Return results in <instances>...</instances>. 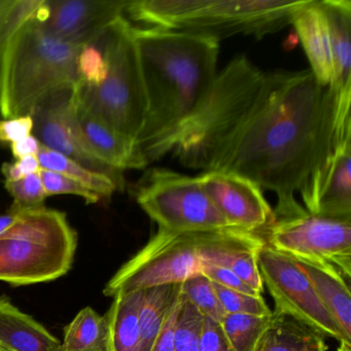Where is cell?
<instances>
[{"label":"cell","mask_w":351,"mask_h":351,"mask_svg":"<svg viewBox=\"0 0 351 351\" xmlns=\"http://www.w3.org/2000/svg\"><path fill=\"white\" fill-rule=\"evenodd\" d=\"M305 0H134L125 15L147 27L208 36L263 38L291 25Z\"/></svg>","instance_id":"cell-4"},{"label":"cell","mask_w":351,"mask_h":351,"mask_svg":"<svg viewBox=\"0 0 351 351\" xmlns=\"http://www.w3.org/2000/svg\"><path fill=\"white\" fill-rule=\"evenodd\" d=\"M180 289L182 297L194 305L204 317L219 324L226 315L213 281L202 273L198 272L189 277L182 282Z\"/></svg>","instance_id":"cell-25"},{"label":"cell","mask_w":351,"mask_h":351,"mask_svg":"<svg viewBox=\"0 0 351 351\" xmlns=\"http://www.w3.org/2000/svg\"><path fill=\"white\" fill-rule=\"evenodd\" d=\"M337 351H351V345L346 343H340Z\"/></svg>","instance_id":"cell-41"},{"label":"cell","mask_w":351,"mask_h":351,"mask_svg":"<svg viewBox=\"0 0 351 351\" xmlns=\"http://www.w3.org/2000/svg\"><path fill=\"white\" fill-rule=\"evenodd\" d=\"M77 246V232L62 211L45 205L19 210L0 235V281L20 287L60 278L73 266Z\"/></svg>","instance_id":"cell-6"},{"label":"cell","mask_w":351,"mask_h":351,"mask_svg":"<svg viewBox=\"0 0 351 351\" xmlns=\"http://www.w3.org/2000/svg\"><path fill=\"white\" fill-rule=\"evenodd\" d=\"M0 351H3V349H0Z\"/></svg>","instance_id":"cell-42"},{"label":"cell","mask_w":351,"mask_h":351,"mask_svg":"<svg viewBox=\"0 0 351 351\" xmlns=\"http://www.w3.org/2000/svg\"><path fill=\"white\" fill-rule=\"evenodd\" d=\"M215 285V293L226 314H247V315L270 316L273 311L262 295H247L232 291L221 285Z\"/></svg>","instance_id":"cell-28"},{"label":"cell","mask_w":351,"mask_h":351,"mask_svg":"<svg viewBox=\"0 0 351 351\" xmlns=\"http://www.w3.org/2000/svg\"><path fill=\"white\" fill-rule=\"evenodd\" d=\"M291 25L316 81L335 91L350 88V0H305Z\"/></svg>","instance_id":"cell-8"},{"label":"cell","mask_w":351,"mask_h":351,"mask_svg":"<svg viewBox=\"0 0 351 351\" xmlns=\"http://www.w3.org/2000/svg\"><path fill=\"white\" fill-rule=\"evenodd\" d=\"M135 197L160 229L207 232L233 228L217 210L198 176H184L167 168H151L139 182Z\"/></svg>","instance_id":"cell-9"},{"label":"cell","mask_w":351,"mask_h":351,"mask_svg":"<svg viewBox=\"0 0 351 351\" xmlns=\"http://www.w3.org/2000/svg\"><path fill=\"white\" fill-rule=\"evenodd\" d=\"M60 341L42 324L0 297V349L3 351H59Z\"/></svg>","instance_id":"cell-17"},{"label":"cell","mask_w":351,"mask_h":351,"mask_svg":"<svg viewBox=\"0 0 351 351\" xmlns=\"http://www.w3.org/2000/svg\"><path fill=\"white\" fill-rule=\"evenodd\" d=\"M271 318L272 315L226 314L219 326L234 351H256Z\"/></svg>","instance_id":"cell-24"},{"label":"cell","mask_w":351,"mask_h":351,"mask_svg":"<svg viewBox=\"0 0 351 351\" xmlns=\"http://www.w3.org/2000/svg\"><path fill=\"white\" fill-rule=\"evenodd\" d=\"M180 303L168 316L161 332H159L155 343L152 346L151 351H173L174 330H176V316H178Z\"/></svg>","instance_id":"cell-36"},{"label":"cell","mask_w":351,"mask_h":351,"mask_svg":"<svg viewBox=\"0 0 351 351\" xmlns=\"http://www.w3.org/2000/svg\"><path fill=\"white\" fill-rule=\"evenodd\" d=\"M75 90V89H73ZM75 102L77 125L90 151L102 163L118 171L145 169L149 162L141 145L128 138Z\"/></svg>","instance_id":"cell-16"},{"label":"cell","mask_w":351,"mask_h":351,"mask_svg":"<svg viewBox=\"0 0 351 351\" xmlns=\"http://www.w3.org/2000/svg\"><path fill=\"white\" fill-rule=\"evenodd\" d=\"M40 176L44 184L45 192L48 197L55 195H75L84 199L87 204H96L102 200L99 195L69 176L42 168L40 170Z\"/></svg>","instance_id":"cell-29"},{"label":"cell","mask_w":351,"mask_h":351,"mask_svg":"<svg viewBox=\"0 0 351 351\" xmlns=\"http://www.w3.org/2000/svg\"><path fill=\"white\" fill-rule=\"evenodd\" d=\"M40 165L38 156L30 155L16 160L14 163H5L1 166V173L5 180H19L30 174L40 171Z\"/></svg>","instance_id":"cell-35"},{"label":"cell","mask_w":351,"mask_h":351,"mask_svg":"<svg viewBox=\"0 0 351 351\" xmlns=\"http://www.w3.org/2000/svg\"><path fill=\"white\" fill-rule=\"evenodd\" d=\"M34 121L32 116L0 120V143H17L34 132Z\"/></svg>","instance_id":"cell-33"},{"label":"cell","mask_w":351,"mask_h":351,"mask_svg":"<svg viewBox=\"0 0 351 351\" xmlns=\"http://www.w3.org/2000/svg\"><path fill=\"white\" fill-rule=\"evenodd\" d=\"M258 262L263 283L274 301V312L291 316L324 338L351 345L295 261L265 244Z\"/></svg>","instance_id":"cell-11"},{"label":"cell","mask_w":351,"mask_h":351,"mask_svg":"<svg viewBox=\"0 0 351 351\" xmlns=\"http://www.w3.org/2000/svg\"><path fill=\"white\" fill-rule=\"evenodd\" d=\"M201 184L223 219L235 229L262 234L273 221V209L252 180L225 171H203Z\"/></svg>","instance_id":"cell-15"},{"label":"cell","mask_w":351,"mask_h":351,"mask_svg":"<svg viewBox=\"0 0 351 351\" xmlns=\"http://www.w3.org/2000/svg\"><path fill=\"white\" fill-rule=\"evenodd\" d=\"M239 229L207 232H172L160 229L145 247L106 283L108 297L143 291L155 285L184 282L200 272L202 264H213L237 244Z\"/></svg>","instance_id":"cell-7"},{"label":"cell","mask_w":351,"mask_h":351,"mask_svg":"<svg viewBox=\"0 0 351 351\" xmlns=\"http://www.w3.org/2000/svg\"><path fill=\"white\" fill-rule=\"evenodd\" d=\"M200 273L205 275L207 278L210 279L215 285H221V287H226V289L247 293V295H262L254 293L233 271L225 268V267L215 266V265L204 263L201 267Z\"/></svg>","instance_id":"cell-32"},{"label":"cell","mask_w":351,"mask_h":351,"mask_svg":"<svg viewBox=\"0 0 351 351\" xmlns=\"http://www.w3.org/2000/svg\"><path fill=\"white\" fill-rule=\"evenodd\" d=\"M258 250H245L236 254L225 263L223 267L233 271L250 289L262 295L264 283L258 269Z\"/></svg>","instance_id":"cell-31"},{"label":"cell","mask_w":351,"mask_h":351,"mask_svg":"<svg viewBox=\"0 0 351 351\" xmlns=\"http://www.w3.org/2000/svg\"><path fill=\"white\" fill-rule=\"evenodd\" d=\"M269 247L297 263L330 265L351 277V219L308 213L274 215L261 234Z\"/></svg>","instance_id":"cell-10"},{"label":"cell","mask_w":351,"mask_h":351,"mask_svg":"<svg viewBox=\"0 0 351 351\" xmlns=\"http://www.w3.org/2000/svg\"><path fill=\"white\" fill-rule=\"evenodd\" d=\"M350 104L351 87H324L309 69L267 73L240 55L147 159L171 153L191 169L243 176L276 194L273 215H287L301 208L295 195L328 157Z\"/></svg>","instance_id":"cell-1"},{"label":"cell","mask_w":351,"mask_h":351,"mask_svg":"<svg viewBox=\"0 0 351 351\" xmlns=\"http://www.w3.org/2000/svg\"><path fill=\"white\" fill-rule=\"evenodd\" d=\"M128 0H44L36 21L52 38L77 45L95 44L124 17Z\"/></svg>","instance_id":"cell-13"},{"label":"cell","mask_w":351,"mask_h":351,"mask_svg":"<svg viewBox=\"0 0 351 351\" xmlns=\"http://www.w3.org/2000/svg\"><path fill=\"white\" fill-rule=\"evenodd\" d=\"M204 319V315L182 295L176 316L173 351H200Z\"/></svg>","instance_id":"cell-26"},{"label":"cell","mask_w":351,"mask_h":351,"mask_svg":"<svg viewBox=\"0 0 351 351\" xmlns=\"http://www.w3.org/2000/svg\"><path fill=\"white\" fill-rule=\"evenodd\" d=\"M133 34L147 95L137 141L145 156L171 136L206 97L217 75L219 40L155 27H134Z\"/></svg>","instance_id":"cell-2"},{"label":"cell","mask_w":351,"mask_h":351,"mask_svg":"<svg viewBox=\"0 0 351 351\" xmlns=\"http://www.w3.org/2000/svg\"><path fill=\"white\" fill-rule=\"evenodd\" d=\"M18 215H19V210L12 207L5 215H0V235L5 233L17 221Z\"/></svg>","instance_id":"cell-38"},{"label":"cell","mask_w":351,"mask_h":351,"mask_svg":"<svg viewBox=\"0 0 351 351\" xmlns=\"http://www.w3.org/2000/svg\"><path fill=\"white\" fill-rule=\"evenodd\" d=\"M5 188L13 197L12 208L19 210L44 206L45 201L48 198L40 171L19 180H5Z\"/></svg>","instance_id":"cell-27"},{"label":"cell","mask_w":351,"mask_h":351,"mask_svg":"<svg viewBox=\"0 0 351 351\" xmlns=\"http://www.w3.org/2000/svg\"><path fill=\"white\" fill-rule=\"evenodd\" d=\"M8 43H9V40H5V38L0 36V80H1V62H3V51H5Z\"/></svg>","instance_id":"cell-40"},{"label":"cell","mask_w":351,"mask_h":351,"mask_svg":"<svg viewBox=\"0 0 351 351\" xmlns=\"http://www.w3.org/2000/svg\"><path fill=\"white\" fill-rule=\"evenodd\" d=\"M40 147H42V143L34 134L11 145L12 154L16 160L21 159L26 156H38Z\"/></svg>","instance_id":"cell-37"},{"label":"cell","mask_w":351,"mask_h":351,"mask_svg":"<svg viewBox=\"0 0 351 351\" xmlns=\"http://www.w3.org/2000/svg\"><path fill=\"white\" fill-rule=\"evenodd\" d=\"M326 338L291 316L273 311L256 351H328Z\"/></svg>","instance_id":"cell-21"},{"label":"cell","mask_w":351,"mask_h":351,"mask_svg":"<svg viewBox=\"0 0 351 351\" xmlns=\"http://www.w3.org/2000/svg\"><path fill=\"white\" fill-rule=\"evenodd\" d=\"M143 291L114 295L106 317L108 343L106 351H141L138 314Z\"/></svg>","instance_id":"cell-19"},{"label":"cell","mask_w":351,"mask_h":351,"mask_svg":"<svg viewBox=\"0 0 351 351\" xmlns=\"http://www.w3.org/2000/svg\"><path fill=\"white\" fill-rule=\"evenodd\" d=\"M133 29L124 16L102 34L95 44L106 57V79L98 86L80 82L73 97L84 110L137 143L147 114V95Z\"/></svg>","instance_id":"cell-5"},{"label":"cell","mask_w":351,"mask_h":351,"mask_svg":"<svg viewBox=\"0 0 351 351\" xmlns=\"http://www.w3.org/2000/svg\"><path fill=\"white\" fill-rule=\"evenodd\" d=\"M108 320L90 307L84 308L64 328L59 351H106Z\"/></svg>","instance_id":"cell-22"},{"label":"cell","mask_w":351,"mask_h":351,"mask_svg":"<svg viewBox=\"0 0 351 351\" xmlns=\"http://www.w3.org/2000/svg\"><path fill=\"white\" fill-rule=\"evenodd\" d=\"M299 193L308 213L351 219V116L339 123L330 154Z\"/></svg>","instance_id":"cell-12"},{"label":"cell","mask_w":351,"mask_h":351,"mask_svg":"<svg viewBox=\"0 0 351 351\" xmlns=\"http://www.w3.org/2000/svg\"><path fill=\"white\" fill-rule=\"evenodd\" d=\"M298 264L346 340L351 342V293L348 279L330 265Z\"/></svg>","instance_id":"cell-18"},{"label":"cell","mask_w":351,"mask_h":351,"mask_svg":"<svg viewBox=\"0 0 351 351\" xmlns=\"http://www.w3.org/2000/svg\"><path fill=\"white\" fill-rule=\"evenodd\" d=\"M200 351H234L219 322L205 317L201 332Z\"/></svg>","instance_id":"cell-34"},{"label":"cell","mask_w":351,"mask_h":351,"mask_svg":"<svg viewBox=\"0 0 351 351\" xmlns=\"http://www.w3.org/2000/svg\"><path fill=\"white\" fill-rule=\"evenodd\" d=\"M34 135L44 147L57 152L84 167L114 178L123 186V172L102 163L90 151L75 118L73 91L57 95L34 114Z\"/></svg>","instance_id":"cell-14"},{"label":"cell","mask_w":351,"mask_h":351,"mask_svg":"<svg viewBox=\"0 0 351 351\" xmlns=\"http://www.w3.org/2000/svg\"><path fill=\"white\" fill-rule=\"evenodd\" d=\"M38 158L42 169L50 170L69 176L99 195L101 199L110 198L117 191L122 188L114 178L92 171L77 162L43 145L38 152Z\"/></svg>","instance_id":"cell-23"},{"label":"cell","mask_w":351,"mask_h":351,"mask_svg":"<svg viewBox=\"0 0 351 351\" xmlns=\"http://www.w3.org/2000/svg\"><path fill=\"white\" fill-rule=\"evenodd\" d=\"M16 0H0V19L10 11Z\"/></svg>","instance_id":"cell-39"},{"label":"cell","mask_w":351,"mask_h":351,"mask_svg":"<svg viewBox=\"0 0 351 351\" xmlns=\"http://www.w3.org/2000/svg\"><path fill=\"white\" fill-rule=\"evenodd\" d=\"M182 283L155 285L143 289L138 322L141 351H151L172 310L182 299Z\"/></svg>","instance_id":"cell-20"},{"label":"cell","mask_w":351,"mask_h":351,"mask_svg":"<svg viewBox=\"0 0 351 351\" xmlns=\"http://www.w3.org/2000/svg\"><path fill=\"white\" fill-rule=\"evenodd\" d=\"M85 45L62 42L30 20L8 43L1 62L0 114L32 116L57 95L80 83L77 58Z\"/></svg>","instance_id":"cell-3"},{"label":"cell","mask_w":351,"mask_h":351,"mask_svg":"<svg viewBox=\"0 0 351 351\" xmlns=\"http://www.w3.org/2000/svg\"><path fill=\"white\" fill-rule=\"evenodd\" d=\"M108 71L106 57L97 44L85 45L77 58L80 82L86 85L98 86L104 81Z\"/></svg>","instance_id":"cell-30"}]
</instances>
